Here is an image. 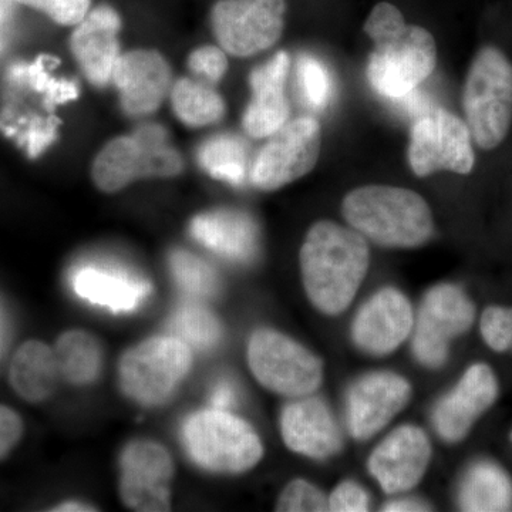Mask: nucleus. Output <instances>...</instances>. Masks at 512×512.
<instances>
[{
  "label": "nucleus",
  "instance_id": "18",
  "mask_svg": "<svg viewBox=\"0 0 512 512\" xmlns=\"http://www.w3.org/2000/svg\"><path fill=\"white\" fill-rule=\"evenodd\" d=\"M111 82L130 116H147L160 109L171 92V69L154 50H133L117 59Z\"/></svg>",
  "mask_w": 512,
  "mask_h": 512
},
{
  "label": "nucleus",
  "instance_id": "17",
  "mask_svg": "<svg viewBox=\"0 0 512 512\" xmlns=\"http://www.w3.org/2000/svg\"><path fill=\"white\" fill-rule=\"evenodd\" d=\"M413 328L409 299L397 289L386 288L375 293L357 312L352 338L369 355L386 356L409 338Z\"/></svg>",
  "mask_w": 512,
  "mask_h": 512
},
{
  "label": "nucleus",
  "instance_id": "6",
  "mask_svg": "<svg viewBox=\"0 0 512 512\" xmlns=\"http://www.w3.org/2000/svg\"><path fill=\"white\" fill-rule=\"evenodd\" d=\"M183 168V157L171 146L167 131L146 124L109 141L94 158L92 178L100 191L116 194L143 178L177 177Z\"/></svg>",
  "mask_w": 512,
  "mask_h": 512
},
{
  "label": "nucleus",
  "instance_id": "40",
  "mask_svg": "<svg viewBox=\"0 0 512 512\" xmlns=\"http://www.w3.org/2000/svg\"><path fill=\"white\" fill-rule=\"evenodd\" d=\"M16 3H18L16 0H0V32L8 28L9 23L12 22Z\"/></svg>",
  "mask_w": 512,
  "mask_h": 512
},
{
  "label": "nucleus",
  "instance_id": "27",
  "mask_svg": "<svg viewBox=\"0 0 512 512\" xmlns=\"http://www.w3.org/2000/svg\"><path fill=\"white\" fill-rule=\"evenodd\" d=\"M171 104L185 126L200 128L218 123L225 116V101L210 84L181 79L171 87Z\"/></svg>",
  "mask_w": 512,
  "mask_h": 512
},
{
  "label": "nucleus",
  "instance_id": "15",
  "mask_svg": "<svg viewBox=\"0 0 512 512\" xmlns=\"http://www.w3.org/2000/svg\"><path fill=\"white\" fill-rule=\"evenodd\" d=\"M500 393L493 369L484 363L468 367L457 386L437 404L433 423L441 439H466L476 421L493 407Z\"/></svg>",
  "mask_w": 512,
  "mask_h": 512
},
{
  "label": "nucleus",
  "instance_id": "29",
  "mask_svg": "<svg viewBox=\"0 0 512 512\" xmlns=\"http://www.w3.org/2000/svg\"><path fill=\"white\" fill-rule=\"evenodd\" d=\"M170 266L177 284L194 298H210L217 293V272L204 259L187 251H175L170 256Z\"/></svg>",
  "mask_w": 512,
  "mask_h": 512
},
{
  "label": "nucleus",
  "instance_id": "26",
  "mask_svg": "<svg viewBox=\"0 0 512 512\" xmlns=\"http://www.w3.org/2000/svg\"><path fill=\"white\" fill-rule=\"evenodd\" d=\"M463 511H507L512 505V483L503 468L491 461L473 464L458 494Z\"/></svg>",
  "mask_w": 512,
  "mask_h": 512
},
{
  "label": "nucleus",
  "instance_id": "14",
  "mask_svg": "<svg viewBox=\"0 0 512 512\" xmlns=\"http://www.w3.org/2000/svg\"><path fill=\"white\" fill-rule=\"evenodd\" d=\"M412 386L390 372L370 373L353 384L348 394V427L356 440H369L402 412Z\"/></svg>",
  "mask_w": 512,
  "mask_h": 512
},
{
  "label": "nucleus",
  "instance_id": "36",
  "mask_svg": "<svg viewBox=\"0 0 512 512\" xmlns=\"http://www.w3.org/2000/svg\"><path fill=\"white\" fill-rule=\"evenodd\" d=\"M369 510V495L359 484H339L329 497V511L363 512Z\"/></svg>",
  "mask_w": 512,
  "mask_h": 512
},
{
  "label": "nucleus",
  "instance_id": "32",
  "mask_svg": "<svg viewBox=\"0 0 512 512\" xmlns=\"http://www.w3.org/2000/svg\"><path fill=\"white\" fill-rule=\"evenodd\" d=\"M279 512L329 511V498L315 485L305 480H293L286 485L276 503Z\"/></svg>",
  "mask_w": 512,
  "mask_h": 512
},
{
  "label": "nucleus",
  "instance_id": "35",
  "mask_svg": "<svg viewBox=\"0 0 512 512\" xmlns=\"http://www.w3.org/2000/svg\"><path fill=\"white\" fill-rule=\"evenodd\" d=\"M188 66L195 74L204 77L210 84L220 82L228 70L225 50L217 46H202L188 57Z\"/></svg>",
  "mask_w": 512,
  "mask_h": 512
},
{
  "label": "nucleus",
  "instance_id": "28",
  "mask_svg": "<svg viewBox=\"0 0 512 512\" xmlns=\"http://www.w3.org/2000/svg\"><path fill=\"white\" fill-rule=\"evenodd\" d=\"M198 161L215 180L242 185L247 178V148L237 137L217 136L205 141L198 151Z\"/></svg>",
  "mask_w": 512,
  "mask_h": 512
},
{
  "label": "nucleus",
  "instance_id": "16",
  "mask_svg": "<svg viewBox=\"0 0 512 512\" xmlns=\"http://www.w3.org/2000/svg\"><path fill=\"white\" fill-rule=\"evenodd\" d=\"M431 458L429 437L416 426L389 434L369 458V471L386 494L406 493L420 483Z\"/></svg>",
  "mask_w": 512,
  "mask_h": 512
},
{
  "label": "nucleus",
  "instance_id": "41",
  "mask_svg": "<svg viewBox=\"0 0 512 512\" xmlns=\"http://www.w3.org/2000/svg\"><path fill=\"white\" fill-rule=\"evenodd\" d=\"M50 511L56 512H83V511H99V508H94L93 505L79 503V501H70V503H63L56 505Z\"/></svg>",
  "mask_w": 512,
  "mask_h": 512
},
{
  "label": "nucleus",
  "instance_id": "38",
  "mask_svg": "<svg viewBox=\"0 0 512 512\" xmlns=\"http://www.w3.org/2000/svg\"><path fill=\"white\" fill-rule=\"evenodd\" d=\"M235 400L234 389L227 383H222L215 389L212 394V406L214 409L228 410L229 406H232Z\"/></svg>",
  "mask_w": 512,
  "mask_h": 512
},
{
  "label": "nucleus",
  "instance_id": "11",
  "mask_svg": "<svg viewBox=\"0 0 512 512\" xmlns=\"http://www.w3.org/2000/svg\"><path fill=\"white\" fill-rule=\"evenodd\" d=\"M286 12V0H218L211 10L212 32L225 53L255 56L284 35Z\"/></svg>",
  "mask_w": 512,
  "mask_h": 512
},
{
  "label": "nucleus",
  "instance_id": "8",
  "mask_svg": "<svg viewBox=\"0 0 512 512\" xmlns=\"http://www.w3.org/2000/svg\"><path fill=\"white\" fill-rule=\"evenodd\" d=\"M252 375L269 392L298 399L309 396L322 383L323 366L318 356L274 329L255 330L247 348Z\"/></svg>",
  "mask_w": 512,
  "mask_h": 512
},
{
  "label": "nucleus",
  "instance_id": "39",
  "mask_svg": "<svg viewBox=\"0 0 512 512\" xmlns=\"http://www.w3.org/2000/svg\"><path fill=\"white\" fill-rule=\"evenodd\" d=\"M383 511H430V508L426 504L420 503V501L414 500H397L392 503L384 505Z\"/></svg>",
  "mask_w": 512,
  "mask_h": 512
},
{
  "label": "nucleus",
  "instance_id": "23",
  "mask_svg": "<svg viewBox=\"0 0 512 512\" xmlns=\"http://www.w3.org/2000/svg\"><path fill=\"white\" fill-rule=\"evenodd\" d=\"M62 382L55 349L40 340H28L16 350L9 367V383L19 397L45 403Z\"/></svg>",
  "mask_w": 512,
  "mask_h": 512
},
{
  "label": "nucleus",
  "instance_id": "21",
  "mask_svg": "<svg viewBox=\"0 0 512 512\" xmlns=\"http://www.w3.org/2000/svg\"><path fill=\"white\" fill-rule=\"evenodd\" d=\"M291 69L288 53L281 50L268 63L255 67L249 76L252 97L242 126L252 138H268L288 123L289 107L285 87Z\"/></svg>",
  "mask_w": 512,
  "mask_h": 512
},
{
  "label": "nucleus",
  "instance_id": "9",
  "mask_svg": "<svg viewBox=\"0 0 512 512\" xmlns=\"http://www.w3.org/2000/svg\"><path fill=\"white\" fill-rule=\"evenodd\" d=\"M473 143L466 121L437 107L414 123L407 160L420 178L439 171L468 175L476 165Z\"/></svg>",
  "mask_w": 512,
  "mask_h": 512
},
{
  "label": "nucleus",
  "instance_id": "20",
  "mask_svg": "<svg viewBox=\"0 0 512 512\" xmlns=\"http://www.w3.org/2000/svg\"><path fill=\"white\" fill-rule=\"evenodd\" d=\"M121 26L123 22L117 10L101 5L87 13L74 29L70 49L84 76L94 86L104 87L111 82L121 55L117 39Z\"/></svg>",
  "mask_w": 512,
  "mask_h": 512
},
{
  "label": "nucleus",
  "instance_id": "10",
  "mask_svg": "<svg viewBox=\"0 0 512 512\" xmlns=\"http://www.w3.org/2000/svg\"><path fill=\"white\" fill-rule=\"evenodd\" d=\"M256 156L249 178L261 191H278L301 180L318 164L322 126L313 117H299L268 137Z\"/></svg>",
  "mask_w": 512,
  "mask_h": 512
},
{
  "label": "nucleus",
  "instance_id": "5",
  "mask_svg": "<svg viewBox=\"0 0 512 512\" xmlns=\"http://www.w3.org/2000/svg\"><path fill=\"white\" fill-rule=\"evenodd\" d=\"M183 444L198 467L215 474L247 473L264 457L254 427L228 410L214 407L185 420Z\"/></svg>",
  "mask_w": 512,
  "mask_h": 512
},
{
  "label": "nucleus",
  "instance_id": "25",
  "mask_svg": "<svg viewBox=\"0 0 512 512\" xmlns=\"http://www.w3.org/2000/svg\"><path fill=\"white\" fill-rule=\"evenodd\" d=\"M53 349L63 382L72 386H89L100 379L103 348L92 333L80 329L67 330L59 336Z\"/></svg>",
  "mask_w": 512,
  "mask_h": 512
},
{
  "label": "nucleus",
  "instance_id": "7",
  "mask_svg": "<svg viewBox=\"0 0 512 512\" xmlns=\"http://www.w3.org/2000/svg\"><path fill=\"white\" fill-rule=\"evenodd\" d=\"M192 367L190 346L180 338L153 336L127 349L119 360L121 392L140 406L158 407L177 392Z\"/></svg>",
  "mask_w": 512,
  "mask_h": 512
},
{
  "label": "nucleus",
  "instance_id": "30",
  "mask_svg": "<svg viewBox=\"0 0 512 512\" xmlns=\"http://www.w3.org/2000/svg\"><path fill=\"white\" fill-rule=\"evenodd\" d=\"M181 340L197 349H211L220 342L222 329L214 313L200 305H187L178 311L174 320Z\"/></svg>",
  "mask_w": 512,
  "mask_h": 512
},
{
  "label": "nucleus",
  "instance_id": "1",
  "mask_svg": "<svg viewBox=\"0 0 512 512\" xmlns=\"http://www.w3.org/2000/svg\"><path fill=\"white\" fill-rule=\"evenodd\" d=\"M299 262L312 305L326 315H339L349 308L365 279L370 249L356 229L318 221L306 232Z\"/></svg>",
  "mask_w": 512,
  "mask_h": 512
},
{
  "label": "nucleus",
  "instance_id": "37",
  "mask_svg": "<svg viewBox=\"0 0 512 512\" xmlns=\"http://www.w3.org/2000/svg\"><path fill=\"white\" fill-rule=\"evenodd\" d=\"M25 434V423L15 410L0 404V461L10 456Z\"/></svg>",
  "mask_w": 512,
  "mask_h": 512
},
{
  "label": "nucleus",
  "instance_id": "4",
  "mask_svg": "<svg viewBox=\"0 0 512 512\" xmlns=\"http://www.w3.org/2000/svg\"><path fill=\"white\" fill-rule=\"evenodd\" d=\"M461 101L474 143L484 151L500 147L512 126V62L503 50H478L468 67Z\"/></svg>",
  "mask_w": 512,
  "mask_h": 512
},
{
  "label": "nucleus",
  "instance_id": "12",
  "mask_svg": "<svg viewBox=\"0 0 512 512\" xmlns=\"http://www.w3.org/2000/svg\"><path fill=\"white\" fill-rule=\"evenodd\" d=\"M476 320V305L463 289L443 284L430 289L414 318L413 352L421 365L439 369L447 362L451 340Z\"/></svg>",
  "mask_w": 512,
  "mask_h": 512
},
{
  "label": "nucleus",
  "instance_id": "22",
  "mask_svg": "<svg viewBox=\"0 0 512 512\" xmlns=\"http://www.w3.org/2000/svg\"><path fill=\"white\" fill-rule=\"evenodd\" d=\"M191 235L232 261H249L258 251V228L244 212L218 210L197 215L191 221Z\"/></svg>",
  "mask_w": 512,
  "mask_h": 512
},
{
  "label": "nucleus",
  "instance_id": "24",
  "mask_svg": "<svg viewBox=\"0 0 512 512\" xmlns=\"http://www.w3.org/2000/svg\"><path fill=\"white\" fill-rule=\"evenodd\" d=\"M74 291L80 298L96 305H103L114 312H130L150 292V285L120 274H111L103 269H80L73 279Z\"/></svg>",
  "mask_w": 512,
  "mask_h": 512
},
{
  "label": "nucleus",
  "instance_id": "33",
  "mask_svg": "<svg viewBox=\"0 0 512 512\" xmlns=\"http://www.w3.org/2000/svg\"><path fill=\"white\" fill-rule=\"evenodd\" d=\"M480 332L488 348L512 352V308L488 306L481 315Z\"/></svg>",
  "mask_w": 512,
  "mask_h": 512
},
{
  "label": "nucleus",
  "instance_id": "19",
  "mask_svg": "<svg viewBox=\"0 0 512 512\" xmlns=\"http://www.w3.org/2000/svg\"><path fill=\"white\" fill-rule=\"evenodd\" d=\"M281 433L289 450L315 460L335 456L343 444L329 407L311 394L286 404L281 414Z\"/></svg>",
  "mask_w": 512,
  "mask_h": 512
},
{
  "label": "nucleus",
  "instance_id": "31",
  "mask_svg": "<svg viewBox=\"0 0 512 512\" xmlns=\"http://www.w3.org/2000/svg\"><path fill=\"white\" fill-rule=\"evenodd\" d=\"M298 80L303 97L309 106L325 109L332 96V80L326 67L312 56L298 60Z\"/></svg>",
  "mask_w": 512,
  "mask_h": 512
},
{
  "label": "nucleus",
  "instance_id": "2",
  "mask_svg": "<svg viewBox=\"0 0 512 512\" xmlns=\"http://www.w3.org/2000/svg\"><path fill=\"white\" fill-rule=\"evenodd\" d=\"M363 30L373 42L367 62V79L382 96H409L437 66L434 36L423 26L407 23L393 3H376Z\"/></svg>",
  "mask_w": 512,
  "mask_h": 512
},
{
  "label": "nucleus",
  "instance_id": "42",
  "mask_svg": "<svg viewBox=\"0 0 512 512\" xmlns=\"http://www.w3.org/2000/svg\"><path fill=\"white\" fill-rule=\"evenodd\" d=\"M5 49V40H3L2 32H0V53Z\"/></svg>",
  "mask_w": 512,
  "mask_h": 512
},
{
  "label": "nucleus",
  "instance_id": "34",
  "mask_svg": "<svg viewBox=\"0 0 512 512\" xmlns=\"http://www.w3.org/2000/svg\"><path fill=\"white\" fill-rule=\"evenodd\" d=\"M45 13L47 18L62 26H77L89 13L92 0H16Z\"/></svg>",
  "mask_w": 512,
  "mask_h": 512
},
{
  "label": "nucleus",
  "instance_id": "3",
  "mask_svg": "<svg viewBox=\"0 0 512 512\" xmlns=\"http://www.w3.org/2000/svg\"><path fill=\"white\" fill-rule=\"evenodd\" d=\"M346 222L384 248H419L433 237L429 204L420 194L392 185H365L342 202Z\"/></svg>",
  "mask_w": 512,
  "mask_h": 512
},
{
  "label": "nucleus",
  "instance_id": "13",
  "mask_svg": "<svg viewBox=\"0 0 512 512\" xmlns=\"http://www.w3.org/2000/svg\"><path fill=\"white\" fill-rule=\"evenodd\" d=\"M174 477L173 456L157 441L133 440L121 451L119 494L127 510L170 511Z\"/></svg>",
  "mask_w": 512,
  "mask_h": 512
}]
</instances>
